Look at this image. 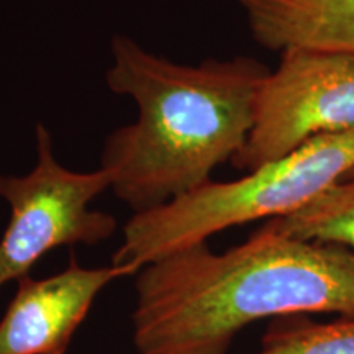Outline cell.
<instances>
[{
	"label": "cell",
	"instance_id": "cell-1",
	"mask_svg": "<svg viewBox=\"0 0 354 354\" xmlns=\"http://www.w3.org/2000/svg\"><path fill=\"white\" fill-rule=\"evenodd\" d=\"M136 354H223L250 323L300 313L354 317V254L269 232L214 253L207 241L135 274Z\"/></svg>",
	"mask_w": 354,
	"mask_h": 354
},
{
	"label": "cell",
	"instance_id": "cell-2",
	"mask_svg": "<svg viewBox=\"0 0 354 354\" xmlns=\"http://www.w3.org/2000/svg\"><path fill=\"white\" fill-rule=\"evenodd\" d=\"M268 74L250 56L184 64L113 35L105 81L138 112L104 141L99 167L110 190L143 214L210 183L212 172L245 146Z\"/></svg>",
	"mask_w": 354,
	"mask_h": 354
},
{
	"label": "cell",
	"instance_id": "cell-3",
	"mask_svg": "<svg viewBox=\"0 0 354 354\" xmlns=\"http://www.w3.org/2000/svg\"><path fill=\"white\" fill-rule=\"evenodd\" d=\"M354 172V130L318 136L240 179L203 184L158 209L133 214L113 264L138 272L171 251L256 220L290 215Z\"/></svg>",
	"mask_w": 354,
	"mask_h": 354
},
{
	"label": "cell",
	"instance_id": "cell-4",
	"mask_svg": "<svg viewBox=\"0 0 354 354\" xmlns=\"http://www.w3.org/2000/svg\"><path fill=\"white\" fill-rule=\"evenodd\" d=\"M37 162L21 176H0V198L10 216L0 240V289L26 276L44 254L61 246L97 245L117 232V218L92 209L110 189L102 167L74 171L61 165L43 123L35 130Z\"/></svg>",
	"mask_w": 354,
	"mask_h": 354
},
{
	"label": "cell",
	"instance_id": "cell-5",
	"mask_svg": "<svg viewBox=\"0 0 354 354\" xmlns=\"http://www.w3.org/2000/svg\"><path fill=\"white\" fill-rule=\"evenodd\" d=\"M269 71L238 169L253 171L318 136L354 130V53L292 48Z\"/></svg>",
	"mask_w": 354,
	"mask_h": 354
},
{
	"label": "cell",
	"instance_id": "cell-6",
	"mask_svg": "<svg viewBox=\"0 0 354 354\" xmlns=\"http://www.w3.org/2000/svg\"><path fill=\"white\" fill-rule=\"evenodd\" d=\"M127 266L82 268L76 254L61 272L17 281L13 299L0 320V354H66L99 294L125 276Z\"/></svg>",
	"mask_w": 354,
	"mask_h": 354
},
{
	"label": "cell",
	"instance_id": "cell-7",
	"mask_svg": "<svg viewBox=\"0 0 354 354\" xmlns=\"http://www.w3.org/2000/svg\"><path fill=\"white\" fill-rule=\"evenodd\" d=\"M266 50L354 53V0H236Z\"/></svg>",
	"mask_w": 354,
	"mask_h": 354
},
{
	"label": "cell",
	"instance_id": "cell-8",
	"mask_svg": "<svg viewBox=\"0 0 354 354\" xmlns=\"http://www.w3.org/2000/svg\"><path fill=\"white\" fill-rule=\"evenodd\" d=\"M269 232L342 246L354 254V176L344 177L294 214L268 220Z\"/></svg>",
	"mask_w": 354,
	"mask_h": 354
},
{
	"label": "cell",
	"instance_id": "cell-9",
	"mask_svg": "<svg viewBox=\"0 0 354 354\" xmlns=\"http://www.w3.org/2000/svg\"><path fill=\"white\" fill-rule=\"evenodd\" d=\"M256 354H354V317L325 325L274 326Z\"/></svg>",
	"mask_w": 354,
	"mask_h": 354
},
{
	"label": "cell",
	"instance_id": "cell-10",
	"mask_svg": "<svg viewBox=\"0 0 354 354\" xmlns=\"http://www.w3.org/2000/svg\"><path fill=\"white\" fill-rule=\"evenodd\" d=\"M349 176H354V172H351V174H349ZM349 176H348V177H349Z\"/></svg>",
	"mask_w": 354,
	"mask_h": 354
}]
</instances>
